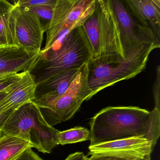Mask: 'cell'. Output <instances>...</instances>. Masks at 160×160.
I'll return each mask as SVG.
<instances>
[{
	"label": "cell",
	"instance_id": "obj_14",
	"mask_svg": "<svg viewBox=\"0 0 160 160\" xmlns=\"http://www.w3.org/2000/svg\"><path fill=\"white\" fill-rule=\"evenodd\" d=\"M40 53L31 55L22 48H0V75L29 71Z\"/></svg>",
	"mask_w": 160,
	"mask_h": 160
},
{
	"label": "cell",
	"instance_id": "obj_10",
	"mask_svg": "<svg viewBox=\"0 0 160 160\" xmlns=\"http://www.w3.org/2000/svg\"><path fill=\"white\" fill-rule=\"evenodd\" d=\"M88 155L115 156L132 160H142L150 155L154 147L145 138L132 137L89 146Z\"/></svg>",
	"mask_w": 160,
	"mask_h": 160
},
{
	"label": "cell",
	"instance_id": "obj_27",
	"mask_svg": "<svg viewBox=\"0 0 160 160\" xmlns=\"http://www.w3.org/2000/svg\"><path fill=\"white\" fill-rule=\"evenodd\" d=\"M142 160H151L150 155L146 156V157H145V158Z\"/></svg>",
	"mask_w": 160,
	"mask_h": 160
},
{
	"label": "cell",
	"instance_id": "obj_22",
	"mask_svg": "<svg viewBox=\"0 0 160 160\" xmlns=\"http://www.w3.org/2000/svg\"><path fill=\"white\" fill-rule=\"evenodd\" d=\"M156 78L153 85V94L155 108L160 110V66L157 65L156 68Z\"/></svg>",
	"mask_w": 160,
	"mask_h": 160
},
{
	"label": "cell",
	"instance_id": "obj_8",
	"mask_svg": "<svg viewBox=\"0 0 160 160\" xmlns=\"http://www.w3.org/2000/svg\"><path fill=\"white\" fill-rule=\"evenodd\" d=\"M110 2L118 21L125 58L146 44L154 43L160 47V43L151 31L141 26L134 19L123 1L110 0Z\"/></svg>",
	"mask_w": 160,
	"mask_h": 160
},
{
	"label": "cell",
	"instance_id": "obj_24",
	"mask_svg": "<svg viewBox=\"0 0 160 160\" xmlns=\"http://www.w3.org/2000/svg\"><path fill=\"white\" fill-rule=\"evenodd\" d=\"M6 92H0V130H1L7 121L13 114L5 112L2 106L1 102L6 96Z\"/></svg>",
	"mask_w": 160,
	"mask_h": 160
},
{
	"label": "cell",
	"instance_id": "obj_11",
	"mask_svg": "<svg viewBox=\"0 0 160 160\" xmlns=\"http://www.w3.org/2000/svg\"><path fill=\"white\" fill-rule=\"evenodd\" d=\"M79 68L65 70L37 84L34 102L41 109L47 111L52 109L56 102L65 93Z\"/></svg>",
	"mask_w": 160,
	"mask_h": 160
},
{
	"label": "cell",
	"instance_id": "obj_3",
	"mask_svg": "<svg viewBox=\"0 0 160 160\" xmlns=\"http://www.w3.org/2000/svg\"><path fill=\"white\" fill-rule=\"evenodd\" d=\"M60 131L49 125L34 101L15 110L1 130L2 133L18 138L30 143L32 148L49 153L58 146Z\"/></svg>",
	"mask_w": 160,
	"mask_h": 160
},
{
	"label": "cell",
	"instance_id": "obj_28",
	"mask_svg": "<svg viewBox=\"0 0 160 160\" xmlns=\"http://www.w3.org/2000/svg\"><path fill=\"white\" fill-rule=\"evenodd\" d=\"M1 134V130H0V135Z\"/></svg>",
	"mask_w": 160,
	"mask_h": 160
},
{
	"label": "cell",
	"instance_id": "obj_13",
	"mask_svg": "<svg viewBox=\"0 0 160 160\" xmlns=\"http://www.w3.org/2000/svg\"><path fill=\"white\" fill-rule=\"evenodd\" d=\"M37 84L28 71L23 72V76L16 83L2 102L4 111L13 114L25 104L34 101Z\"/></svg>",
	"mask_w": 160,
	"mask_h": 160
},
{
	"label": "cell",
	"instance_id": "obj_9",
	"mask_svg": "<svg viewBox=\"0 0 160 160\" xmlns=\"http://www.w3.org/2000/svg\"><path fill=\"white\" fill-rule=\"evenodd\" d=\"M17 38L20 48L31 55L41 53L46 28L39 18L25 8L14 4Z\"/></svg>",
	"mask_w": 160,
	"mask_h": 160
},
{
	"label": "cell",
	"instance_id": "obj_25",
	"mask_svg": "<svg viewBox=\"0 0 160 160\" xmlns=\"http://www.w3.org/2000/svg\"><path fill=\"white\" fill-rule=\"evenodd\" d=\"M86 160H132L115 156L104 155H92L90 157H87Z\"/></svg>",
	"mask_w": 160,
	"mask_h": 160
},
{
	"label": "cell",
	"instance_id": "obj_16",
	"mask_svg": "<svg viewBox=\"0 0 160 160\" xmlns=\"http://www.w3.org/2000/svg\"><path fill=\"white\" fill-rule=\"evenodd\" d=\"M82 27L92 50L91 61H95L99 58L100 51V12L97 3L94 11L84 21Z\"/></svg>",
	"mask_w": 160,
	"mask_h": 160
},
{
	"label": "cell",
	"instance_id": "obj_19",
	"mask_svg": "<svg viewBox=\"0 0 160 160\" xmlns=\"http://www.w3.org/2000/svg\"><path fill=\"white\" fill-rule=\"evenodd\" d=\"M55 5H43L36 7H23L37 16L45 28L50 22L53 15Z\"/></svg>",
	"mask_w": 160,
	"mask_h": 160
},
{
	"label": "cell",
	"instance_id": "obj_17",
	"mask_svg": "<svg viewBox=\"0 0 160 160\" xmlns=\"http://www.w3.org/2000/svg\"><path fill=\"white\" fill-rule=\"evenodd\" d=\"M29 147L32 148L29 142L1 132L0 135V160H15Z\"/></svg>",
	"mask_w": 160,
	"mask_h": 160
},
{
	"label": "cell",
	"instance_id": "obj_4",
	"mask_svg": "<svg viewBox=\"0 0 160 160\" xmlns=\"http://www.w3.org/2000/svg\"><path fill=\"white\" fill-rule=\"evenodd\" d=\"M160 48L154 43L144 45L136 52L116 64L88 63V83L92 96L122 80L133 78L146 68L152 50Z\"/></svg>",
	"mask_w": 160,
	"mask_h": 160
},
{
	"label": "cell",
	"instance_id": "obj_15",
	"mask_svg": "<svg viewBox=\"0 0 160 160\" xmlns=\"http://www.w3.org/2000/svg\"><path fill=\"white\" fill-rule=\"evenodd\" d=\"M14 4L0 0V48H20L17 38Z\"/></svg>",
	"mask_w": 160,
	"mask_h": 160
},
{
	"label": "cell",
	"instance_id": "obj_21",
	"mask_svg": "<svg viewBox=\"0 0 160 160\" xmlns=\"http://www.w3.org/2000/svg\"><path fill=\"white\" fill-rule=\"evenodd\" d=\"M57 0H19L14 4L23 7H36L43 5H55Z\"/></svg>",
	"mask_w": 160,
	"mask_h": 160
},
{
	"label": "cell",
	"instance_id": "obj_5",
	"mask_svg": "<svg viewBox=\"0 0 160 160\" xmlns=\"http://www.w3.org/2000/svg\"><path fill=\"white\" fill-rule=\"evenodd\" d=\"M96 4V0H57L52 18L46 27V41L41 52H46L68 32L82 26Z\"/></svg>",
	"mask_w": 160,
	"mask_h": 160
},
{
	"label": "cell",
	"instance_id": "obj_23",
	"mask_svg": "<svg viewBox=\"0 0 160 160\" xmlns=\"http://www.w3.org/2000/svg\"><path fill=\"white\" fill-rule=\"evenodd\" d=\"M15 160H44L32 149V147L26 149Z\"/></svg>",
	"mask_w": 160,
	"mask_h": 160
},
{
	"label": "cell",
	"instance_id": "obj_20",
	"mask_svg": "<svg viewBox=\"0 0 160 160\" xmlns=\"http://www.w3.org/2000/svg\"><path fill=\"white\" fill-rule=\"evenodd\" d=\"M23 72L18 73L0 75V92H8L23 76Z\"/></svg>",
	"mask_w": 160,
	"mask_h": 160
},
{
	"label": "cell",
	"instance_id": "obj_7",
	"mask_svg": "<svg viewBox=\"0 0 160 160\" xmlns=\"http://www.w3.org/2000/svg\"><path fill=\"white\" fill-rule=\"evenodd\" d=\"M100 12V51L93 64H116L125 59L118 21L110 0H96Z\"/></svg>",
	"mask_w": 160,
	"mask_h": 160
},
{
	"label": "cell",
	"instance_id": "obj_18",
	"mask_svg": "<svg viewBox=\"0 0 160 160\" xmlns=\"http://www.w3.org/2000/svg\"><path fill=\"white\" fill-rule=\"evenodd\" d=\"M90 139V132L88 129L78 126L66 131L59 132L58 145H64L83 142Z\"/></svg>",
	"mask_w": 160,
	"mask_h": 160
},
{
	"label": "cell",
	"instance_id": "obj_1",
	"mask_svg": "<svg viewBox=\"0 0 160 160\" xmlns=\"http://www.w3.org/2000/svg\"><path fill=\"white\" fill-rule=\"evenodd\" d=\"M90 145L132 137H143L157 143L160 135V112L138 107H108L90 122Z\"/></svg>",
	"mask_w": 160,
	"mask_h": 160
},
{
	"label": "cell",
	"instance_id": "obj_12",
	"mask_svg": "<svg viewBox=\"0 0 160 160\" xmlns=\"http://www.w3.org/2000/svg\"><path fill=\"white\" fill-rule=\"evenodd\" d=\"M123 2L134 19L151 31L160 43V0H123Z\"/></svg>",
	"mask_w": 160,
	"mask_h": 160
},
{
	"label": "cell",
	"instance_id": "obj_26",
	"mask_svg": "<svg viewBox=\"0 0 160 160\" xmlns=\"http://www.w3.org/2000/svg\"><path fill=\"white\" fill-rule=\"evenodd\" d=\"M88 156L82 152H76L70 154L65 160H86Z\"/></svg>",
	"mask_w": 160,
	"mask_h": 160
},
{
	"label": "cell",
	"instance_id": "obj_6",
	"mask_svg": "<svg viewBox=\"0 0 160 160\" xmlns=\"http://www.w3.org/2000/svg\"><path fill=\"white\" fill-rule=\"evenodd\" d=\"M88 62L79 68L75 77L65 93L47 111L45 117L48 123L53 126L72 118L82 103L92 97V91L88 83Z\"/></svg>",
	"mask_w": 160,
	"mask_h": 160
},
{
	"label": "cell",
	"instance_id": "obj_2",
	"mask_svg": "<svg viewBox=\"0 0 160 160\" xmlns=\"http://www.w3.org/2000/svg\"><path fill=\"white\" fill-rule=\"evenodd\" d=\"M60 41V45L41 52L28 71L36 84L65 70L79 68L91 61L92 50L82 26L68 32Z\"/></svg>",
	"mask_w": 160,
	"mask_h": 160
}]
</instances>
